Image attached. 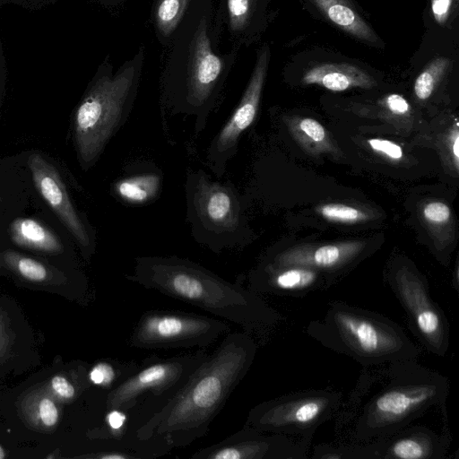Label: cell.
<instances>
[{"label":"cell","instance_id":"3","mask_svg":"<svg viewBox=\"0 0 459 459\" xmlns=\"http://www.w3.org/2000/svg\"><path fill=\"white\" fill-rule=\"evenodd\" d=\"M212 15L213 10L205 11L178 30L160 78L163 103L172 113L194 116L195 133L205 126L237 57L235 48L218 49Z\"/></svg>","mask_w":459,"mask_h":459},{"label":"cell","instance_id":"25","mask_svg":"<svg viewBox=\"0 0 459 459\" xmlns=\"http://www.w3.org/2000/svg\"><path fill=\"white\" fill-rule=\"evenodd\" d=\"M139 366L133 360L126 362L116 359L101 360L91 368L89 379L95 385L112 390L134 374Z\"/></svg>","mask_w":459,"mask_h":459},{"label":"cell","instance_id":"11","mask_svg":"<svg viewBox=\"0 0 459 459\" xmlns=\"http://www.w3.org/2000/svg\"><path fill=\"white\" fill-rule=\"evenodd\" d=\"M208 355L204 349L169 358H148L139 368L110 390L106 408L131 410L150 397L164 403L189 378Z\"/></svg>","mask_w":459,"mask_h":459},{"label":"cell","instance_id":"7","mask_svg":"<svg viewBox=\"0 0 459 459\" xmlns=\"http://www.w3.org/2000/svg\"><path fill=\"white\" fill-rule=\"evenodd\" d=\"M186 196V220L196 241L215 253L242 244V206L231 183L213 181L202 169L190 172Z\"/></svg>","mask_w":459,"mask_h":459},{"label":"cell","instance_id":"30","mask_svg":"<svg viewBox=\"0 0 459 459\" xmlns=\"http://www.w3.org/2000/svg\"><path fill=\"white\" fill-rule=\"evenodd\" d=\"M131 410L115 408L107 410V414L105 416V426L108 436L110 438H114L115 442L125 443L123 437L129 430L131 425ZM125 444L127 445L126 443Z\"/></svg>","mask_w":459,"mask_h":459},{"label":"cell","instance_id":"19","mask_svg":"<svg viewBox=\"0 0 459 459\" xmlns=\"http://www.w3.org/2000/svg\"><path fill=\"white\" fill-rule=\"evenodd\" d=\"M261 0H219L213 28H225L234 46L247 44L256 30Z\"/></svg>","mask_w":459,"mask_h":459},{"label":"cell","instance_id":"32","mask_svg":"<svg viewBox=\"0 0 459 459\" xmlns=\"http://www.w3.org/2000/svg\"><path fill=\"white\" fill-rule=\"evenodd\" d=\"M39 417L41 422L47 426H54L58 420V411L55 403L48 398H42L38 406Z\"/></svg>","mask_w":459,"mask_h":459},{"label":"cell","instance_id":"31","mask_svg":"<svg viewBox=\"0 0 459 459\" xmlns=\"http://www.w3.org/2000/svg\"><path fill=\"white\" fill-rule=\"evenodd\" d=\"M370 149L376 153L394 161H399L403 157L400 145L386 139L372 138L368 140Z\"/></svg>","mask_w":459,"mask_h":459},{"label":"cell","instance_id":"38","mask_svg":"<svg viewBox=\"0 0 459 459\" xmlns=\"http://www.w3.org/2000/svg\"><path fill=\"white\" fill-rule=\"evenodd\" d=\"M4 457V452L3 448L0 446V459H3Z\"/></svg>","mask_w":459,"mask_h":459},{"label":"cell","instance_id":"37","mask_svg":"<svg viewBox=\"0 0 459 459\" xmlns=\"http://www.w3.org/2000/svg\"><path fill=\"white\" fill-rule=\"evenodd\" d=\"M101 1L103 2V4H105L108 6L117 8V7L123 5L128 0H101Z\"/></svg>","mask_w":459,"mask_h":459},{"label":"cell","instance_id":"9","mask_svg":"<svg viewBox=\"0 0 459 459\" xmlns=\"http://www.w3.org/2000/svg\"><path fill=\"white\" fill-rule=\"evenodd\" d=\"M342 401V394L329 388L293 392L255 405L245 424L264 432L313 439Z\"/></svg>","mask_w":459,"mask_h":459},{"label":"cell","instance_id":"36","mask_svg":"<svg viewBox=\"0 0 459 459\" xmlns=\"http://www.w3.org/2000/svg\"><path fill=\"white\" fill-rule=\"evenodd\" d=\"M51 386L56 394L65 399H70L75 394L74 385L63 376L54 377Z\"/></svg>","mask_w":459,"mask_h":459},{"label":"cell","instance_id":"27","mask_svg":"<svg viewBox=\"0 0 459 459\" xmlns=\"http://www.w3.org/2000/svg\"><path fill=\"white\" fill-rule=\"evenodd\" d=\"M316 212L329 221L344 224H356L370 218L365 210L341 203L320 204L316 207Z\"/></svg>","mask_w":459,"mask_h":459},{"label":"cell","instance_id":"18","mask_svg":"<svg viewBox=\"0 0 459 459\" xmlns=\"http://www.w3.org/2000/svg\"><path fill=\"white\" fill-rule=\"evenodd\" d=\"M213 10V0H152L151 22L158 42L168 47L189 20Z\"/></svg>","mask_w":459,"mask_h":459},{"label":"cell","instance_id":"6","mask_svg":"<svg viewBox=\"0 0 459 459\" xmlns=\"http://www.w3.org/2000/svg\"><path fill=\"white\" fill-rule=\"evenodd\" d=\"M144 58L142 46L115 72L110 63L103 64L77 107L74 136L84 169L95 163L126 123L137 95Z\"/></svg>","mask_w":459,"mask_h":459},{"label":"cell","instance_id":"21","mask_svg":"<svg viewBox=\"0 0 459 459\" xmlns=\"http://www.w3.org/2000/svg\"><path fill=\"white\" fill-rule=\"evenodd\" d=\"M286 125L290 134L299 146L311 155L339 153L333 139L325 127L311 117H288Z\"/></svg>","mask_w":459,"mask_h":459},{"label":"cell","instance_id":"29","mask_svg":"<svg viewBox=\"0 0 459 459\" xmlns=\"http://www.w3.org/2000/svg\"><path fill=\"white\" fill-rule=\"evenodd\" d=\"M4 259L13 267H15L22 276L28 280L41 281L48 275V270L45 265L32 258L19 255L13 252H6Z\"/></svg>","mask_w":459,"mask_h":459},{"label":"cell","instance_id":"16","mask_svg":"<svg viewBox=\"0 0 459 459\" xmlns=\"http://www.w3.org/2000/svg\"><path fill=\"white\" fill-rule=\"evenodd\" d=\"M29 167L38 191L83 248L91 247L90 233L74 209L56 168L41 155L32 154Z\"/></svg>","mask_w":459,"mask_h":459},{"label":"cell","instance_id":"13","mask_svg":"<svg viewBox=\"0 0 459 459\" xmlns=\"http://www.w3.org/2000/svg\"><path fill=\"white\" fill-rule=\"evenodd\" d=\"M312 439L259 430L244 424L235 433L195 451L191 459H306Z\"/></svg>","mask_w":459,"mask_h":459},{"label":"cell","instance_id":"34","mask_svg":"<svg viewBox=\"0 0 459 459\" xmlns=\"http://www.w3.org/2000/svg\"><path fill=\"white\" fill-rule=\"evenodd\" d=\"M458 122L455 120V125L451 128L447 137L446 145L447 147L448 154L451 157L455 169L457 171L459 168V129Z\"/></svg>","mask_w":459,"mask_h":459},{"label":"cell","instance_id":"22","mask_svg":"<svg viewBox=\"0 0 459 459\" xmlns=\"http://www.w3.org/2000/svg\"><path fill=\"white\" fill-rule=\"evenodd\" d=\"M335 26L369 43H376L377 35L362 19L350 0H313Z\"/></svg>","mask_w":459,"mask_h":459},{"label":"cell","instance_id":"12","mask_svg":"<svg viewBox=\"0 0 459 459\" xmlns=\"http://www.w3.org/2000/svg\"><path fill=\"white\" fill-rule=\"evenodd\" d=\"M451 434L422 425L406 426L389 435L352 445L318 444L312 459H445Z\"/></svg>","mask_w":459,"mask_h":459},{"label":"cell","instance_id":"24","mask_svg":"<svg viewBox=\"0 0 459 459\" xmlns=\"http://www.w3.org/2000/svg\"><path fill=\"white\" fill-rule=\"evenodd\" d=\"M12 240L18 246L48 253H58L63 249L56 236L38 221L19 218L10 225Z\"/></svg>","mask_w":459,"mask_h":459},{"label":"cell","instance_id":"15","mask_svg":"<svg viewBox=\"0 0 459 459\" xmlns=\"http://www.w3.org/2000/svg\"><path fill=\"white\" fill-rule=\"evenodd\" d=\"M367 249V242L350 240L326 244H300L287 247L264 263L278 266L299 265L319 272L329 288Z\"/></svg>","mask_w":459,"mask_h":459},{"label":"cell","instance_id":"20","mask_svg":"<svg viewBox=\"0 0 459 459\" xmlns=\"http://www.w3.org/2000/svg\"><path fill=\"white\" fill-rule=\"evenodd\" d=\"M304 84H317L332 91L351 88L369 89L377 82L367 72L349 64H322L308 69L302 77Z\"/></svg>","mask_w":459,"mask_h":459},{"label":"cell","instance_id":"14","mask_svg":"<svg viewBox=\"0 0 459 459\" xmlns=\"http://www.w3.org/2000/svg\"><path fill=\"white\" fill-rule=\"evenodd\" d=\"M269 60L270 48L264 45L257 50L251 76L238 106L209 146L207 162L219 177L225 172L228 160L236 154L240 136L255 121Z\"/></svg>","mask_w":459,"mask_h":459},{"label":"cell","instance_id":"33","mask_svg":"<svg viewBox=\"0 0 459 459\" xmlns=\"http://www.w3.org/2000/svg\"><path fill=\"white\" fill-rule=\"evenodd\" d=\"M384 106L395 116H405L411 111V106L407 100L400 94L392 93L383 100Z\"/></svg>","mask_w":459,"mask_h":459},{"label":"cell","instance_id":"5","mask_svg":"<svg viewBox=\"0 0 459 459\" xmlns=\"http://www.w3.org/2000/svg\"><path fill=\"white\" fill-rule=\"evenodd\" d=\"M306 333L363 367L418 359L422 351L391 318L341 300L330 302L324 317L310 321Z\"/></svg>","mask_w":459,"mask_h":459},{"label":"cell","instance_id":"2","mask_svg":"<svg viewBox=\"0 0 459 459\" xmlns=\"http://www.w3.org/2000/svg\"><path fill=\"white\" fill-rule=\"evenodd\" d=\"M126 278L238 325L250 335L270 329L281 319L259 294L186 258L136 257L133 273Z\"/></svg>","mask_w":459,"mask_h":459},{"label":"cell","instance_id":"1","mask_svg":"<svg viewBox=\"0 0 459 459\" xmlns=\"http://www.w3.org/2000/svg\"><path fill=\"white\" fill-rule=\"evenodd\" d=\"M256 351L257 343L249 333H228L187 381L137 428L134 440L155 438L171 449L187 446L206 435L247 374Z\"/></svg>","mask_w":459,"mask_h":459},{"label":"cell","instance_id":"4","mask_svg":"<svg viewBox=\"0 0 459 459\" xmlns=\"http://www.w3.org/2000/svg\"><path fill=\"white\" fill-rule=\"evenodd\" d=\"M386 383L359 410L353 437L363 443L387 437L410 425L433 407L445 413L449 381L417 359L386 364Z\"/></svg>","mask_w":459,"mask_h":459},{"label":"cell","instance_id":"23","mask_svg":"<svg viewBox=\"0 0 459 459\" xmlns=\"http://www.w3.org/2000/svg\"><path fill=\"white\" fill-rule=\"evenodd\" d=\"M161 185V174L149 171L117 180L112 190L115 196L126 204L143 205L159 195Z\"/></svg>","mask_w":459,"mask_h":459},{"label":"cell","instance_id":"10","mask_svg":"<svg viewBox=\"0 0 459 459\" xmlns=\"http://www.w3.org/2000/svg\"><path fill=\"white\" fill-rule=\"evenodd\" d=\"M220 319L180 310L144 312L134 327L129 345L138 349H205L230 332Z\"/></svg>","mask_w":459,"mask_h":459},{"label":"cell","instance_id":"35","mask_svg":"<svg viewBox=\"0 0 459 459\" xmlns=\"http://www.w3.org/2000/svg\"><path fill=\"white\" fill-rule=\"evenodd\" d=\"M454 0H431V12L435 21L444 24L450 14Z\"/></svg>","mask_w":459,"mask_h":459},{"label":"cell","instance_id":"26","mask_svg":"<svg viewBox=\"0 0 459 459\" xmlns=\"http://www.w3.org/2000/svg\"><path fill=\"white\" fill-rule=\"evenodd\" d=\"M449 65L448 59L437 57L418 75L414 82V94L420 100H428Z\"/></svg>","mask_w":459,"mask_h":459},{"label":"cell","instance_id":"17","mask_svg":"<svg viewBox=\"0 0 459 459\" xmlns=\"http://www.w3.org/2000/svg\"><path fill=\"white\" fill-rule=\"evenodd\" d=\"M323 288L327 285L319 272L299 265L263 263L249 273L247 280V289L259 295L302 297Z\"/></svg>","mask_w":459,"mask_h":459},{"label":"cell","instance_id":"28","mask_svg":"<svg viewBox=\"0 0 459 459\" xmlns=\"http://www.w3.org/2000/svg\"><path fill=\"white\" fill-rule=\"evenodd\" d=\"M423 221L433 232L444 230L452 224L453 213L448 204L438 200L425 203L420 209Z\"/></svg>","mask_w":459,"mask_h":459},{"label":"cell","instance_id":"8","mask_svg":"<svg viewBox=\"0 0 459 459\" xmlns=\"http://www.w3.org/2000/svg\"><path fill=\"white\" fill-rule=\"evenodd\" d=\"M385 280L421 346L444 358L450 344L449 322L442 307L431 298L425 276L409 260L397 259L390 264Z\"/></svg>","mask_w":459,"mask_h":459}]
</instances>
